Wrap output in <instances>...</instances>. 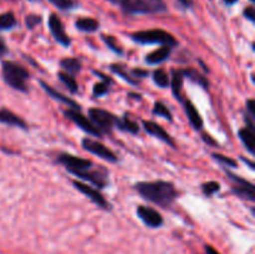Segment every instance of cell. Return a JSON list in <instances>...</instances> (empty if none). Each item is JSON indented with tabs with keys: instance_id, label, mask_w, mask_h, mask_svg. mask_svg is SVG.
<instances>
[{
	"instance_id": "obj_12",
	"label": "cell",
	"mask_w": 255,
	"mask_h": 254,
	"mask_svg": "<svg viewBox=\"0 0 255 254\" xmlns=\"http://www.w3.org/2000/svg\"><path fill=\"white\" fill-rule=\"evenodd\" d=\"M143 127L149 134H152V136H154V137H157V138L162 139V141L167 142V143H169L171 146H173L174 144L173 141H172L171 136H169V134L167 133V132L164 131V129L159 126V125H157L156 122L143 121Z\"/></svg>"
},
{
	"instance_id": "obj_18",
	"label": "cell",
	"mask_w": 255,
	"mask_h": 254,
	"mask_svg": "<svg viewBox=\"0 0 255 254\" xmlns=\"http://www.w3.org/2000/svg\"><path fill=\"white\" fill-rule=\"evenodd\" d=\"M76 27L77 29L82 30V31L92 32L97 30L99 22H97V20L91 19V17H82V19H79L76 21Z\"/></svg>"
},
{
	"instance_id": "obj_20",
	"label": "cell",
	"mask_w": 255,
	"mask_h": 254,
	"mask_svg": "<svg viewBox=\"0 0 255 254\" xmlns=\"http://www.w3.org/2000/svg\"><path fill=\"white\" fill-rule=\"evenodd\" d=\"M183 76L188 77L189 80H192V81H196L197 84H199L201 86H203L204 89H207L208 87V80H207V77H204L203 75L199 74L197 70L194 69H186L183 70Z\"/></svg>"
},
{
	"instance_id": "obj_22",
	"label": "cell",
	"mask_w": 255,
	"mask_h": 254,
	"mask_svg": "<svg viewBox=\"0 0 255 254\" xmlns=\"http://www.w3.org/2000/svg\"><path fill=\"white\" fill-rule=\"evenodd\" d=\"M16 25V19H15L12 12H5V14L0 15V29L7 30L11 29Z\"/></svg>"
},
{
	"instance_id": "obj_2",
	"label": "cell",
	"mask_w": 255,
	"mask_h": 254,
	"mask_svg": "<svg viewBox=\"0 0 255 254\" xmlns=\"http://www.w3.org/2000/svg\"><path fill=\"white\" fill-rule=\"evenodd\" d=\"M117 4L127 14H156L167 10L163 0H109Z\"/></svg>"
},
{
	"instance_id": "obj_39",
	"label": "cell",
	"mask_w": 255,
	"mask_h": 254,
	"mask_svg": "<svg viewBox=\"0 0 255 254\" xmlns=\"http://www.w3.org/2000/svg\"><path fill=\"white\" fill-rule=\"evenodd\" d=\"M178 1L179 2H181V4L182 5H183V6H191V5H192V1H191V0H178Z\"/></svg>"
},
{
	"instance_id": "obj_31",
	"label": "cell",
	"mask_w": 255,
	"mask_h": 254,
	"mask_svg": "<svg viewBox=\"0 0 255 254\" xmlns=\"http://www.w3.org/2000/svg\"><path fill=\"white\" fill-rule=\"evenodd\" d=\"M104 40H105V42H106V45L110 47V49L114 50V51H116V52H119V54H121L122 50L120 49L119 45L116 44V40H115L114 37H111V36H104Z\"/></svg>"
},
{
	"instance_id": "obj_26",
	"label": "cell",
	"mask_w": 255,
	"mask_h": 254,
	"mask_svg": "<svg viewBox=\"0 0 255 254\" xmlns=\"http://www.w3.org/2000/svg\"><path fill=\"white\" fill-rule=\"evenodd\" d=\"M153 114L164 117V119H167L168 121H172L171 112H169V110L167 109L166 105H163L162 102H156V105H154V109H153Z\"/></svg>"
},
{
	"instance_id": "obj_7",
	"label": "cell",
	"mask_w": 255,
	"mask_h": 254,
	"mask_svg": "<svg viewBox=\"0 0 255 254\" xmlns=\"http://www.w3.org/2000/svg\"><path fill=\"white\" fill-rule=\"evenodd\" d=\"M60 163L64 164L71 173L77 174L80 172H85L91 169L92 163L91 161L85 158H80V157L71 156V154H60L59 157Z\"/></svg>"
},
{
	"instance_id": "obj_37",
	"label": "cell",
	"mask_w": 255,
	"mask_h": 254,
	"mask_svg": "<svg viewBox=\"0 0 255 254\" xmlns=\"http://www.w3.org/2000/svg\"><path fill=\"white\" fill-rule=\"evenodd\" d=\"M5 51H6V46H5L4 41L0 39V56H1V55H4Z\"/></svg>"
},
{
	"instance_id": "obj_9",
	"label": "cell",
	"mask_w": 255,
	"mask_h": 254,
	"mask_svg": "<svg viewBox=\"0 0 255 254\" xmlns=\"http://www.w3.org/2000/svg\"><path fill=\"white\" fill-rule=\"evenodd\" d=\"M49 27L51 30V34L54 35L55 40L57 42H60L64 46H69L70 45V37L67 36L66 32H65L64 26H62L61 20L59 19V16L55 14H51L49 17Z\"/></svg>"
},
{
	"instance_id": "obj_11",
	"label": "cell",
	"mask_w": 255,
	"mask_h": 254,
	"mask_svg": "<svg viewBox=\"0 0 255 254\" xmlns=\"http://www.w3.org/2000/svg\"><path fill=\"white\" fill-rule=\"evenodd\" d=\"M74 186L76 187V188L79 189L81 193H84L85 196L89 197L92 202H95L96 204H99L100 207H102V208H106V209L110 208L109 203L106 202V199L102 197V194L100 193L99 191H96V189L92 188V187L87 186V184L81 183V182H74Z\"/></svg>"
},
{
	"instance_id": "obj_29",
	"label": "cell",
	"mask_w": 255,
	"mask_h": 254,
	"mask_svg": "<svg viewBox=\"0 0 255 254\" xmlns=\"http://www.w3.org/2000/svg\"><path fill=\"white\" fill-rule=\"evenodd\" d=\"M219 191V183L217 182H208V183L203 184V192L207 196H211V194L216 193Z\"/></svg>"
},
{
	"instance_id": "obj_30",
	"label": "cell",
	"mask_w": 255,
	"mask_h": 254,
	"mask_svg": "<svg viewBox=\"0 0 255 254\" xmlns=\"http://www.w3.org/2000/svg\"><path fill=\"white\" fill-rule=\"evenodd\" d=\"M213 157L217 159V161L221 162V163L227 164V166H231V167H237V162L234 161V159L229 158V157L223 156V154H218V153H214Z\"/></svg>"
},
{
	"instance_id": "obj_5",
	"label": "cell",
	"mask_w": 255,
	"mask_h": 254,
	"mask_svg": "<svg viewBox=\"0 0 255 254\" xmlns=\"http://www.w3.org/2000/svg\"><path fill=\"white\" fill-rule=\"evenodd\" d=\"M89 115L90 117H91V121L94 122L95 126L99 129H101L102 132H109L115 125L119 124V119H117L115 115L110 114L109 111H105V110L91 109L89 111Z\"/></svg>"
},
{
	"instance_id": "obj_14",
	"label": "cell",
	"mask_w": 255,
	"mask_h": 254,
	"mask_svg": "<svg viewBox=\"0 0 255 254\" xmlns=\"http://www.w3.org/2000/svg\"><path fill=\"white\" fill-rule=\"evenodd\" d=\"M172 47L168 46V45H163L162 47H159L158 50L153 51L152 54H149L148 56L146 57V61L151 65L161 64V62L166 61L168 59L169 54H171Z\"/></svg>"
},
{
	"instance_id": "obj_16",
	"label": "cell",
	"mask_w": 255,
	"mask_h": 254,
	"mask_svg": "<svg viewBox=\"0 0 255 254\" xmlns=\"http://www.w3.org/2000/svg\"><path fill=\"white\" fill-rule=\"evenodd\" d=\"M239 137H241L242 142H243L244 146L247 147V149H248V151L253 154L254 153V144H255V134H254L253 129L248 128V127L241 129V131H239Z\"/></svg>"
},
{
	"instance_id": "obj_6",
	"label": "cell",
	"mask_w": 255,
	"mask_h": 254,
	"mask_svg": "<svg viewBox=\"0 0 255 254\" xmlns=\"http://www.w3.org/2000/svg\"><path fill=\"white\" fill-rule=\"evenodd\" d=\"M65 116H66L67 119L71 120L72 122H75L80 128H82L84 131H86L87 133L92 134V136L101 137L102 133H104L101 129H99L95 126L94 122H92L91 120L85 117L84 115H81L79 111H76V110H67V111H65Z\"/></svg>"
},
{
	"instance_id": "obj_35",
	"label": "cell",
	"mask_w": 255,
	"mask_h": 254,
	"mask_svg": "<svg viewBox=\"0 0 255 254\" xmlns=\"http://www.w3.org/2000/svg\"><path fill=\"white\" fill-rule=\"evenodd\" d=\"M247 106H248V111L251 114L252 119H255V106H254V100H248L247 102Z\"/></svg>"
},
{
	"instance_id": "obj_3",
	"label": "cell",
	"mask_w": 255,
	"mask_h": 254,
	"mask_svg": "<svg viewBox=\"0 0 255 254\" xmlns=\"http://www.w3.org/2000/svg\"><path fill=\"white\" fill-rule=\"evenodd\" d=\"M2 76L5 82L17 91L25 92L27 90L26 81L29 79V72L19 64L12 61L2 62Z\"/></svg>"
},
{
	"instance_id": "obj_19",
	"label": "cell",
	"mask_w": 255,
	"mask_h": 254,
	"mask_svg": "<svg viewBox=\"0 0 255 254\" xmlns=\"http://www.w3.org/2000/svg\"><path fill=\"white\" fill-rule=\"evenodd\" d=\"M61 67L67 72V74H76L81 70V62L79 59H75V57H70V59H64L61 62Z\"/></svg>"
},
{
	"instance_id": "obj_24",
	"label": "cell",
	"mask_w": 255,
	"mask_h": 254,
	"mask_svg": "<svg viewBox=\"0 0 255 254\" xmlns=\"http://www.w3.org/2000/svg\"><path fill=\"white\" fill-rule=\"evenodd\" d=\"M117 126L120 127L121 129H125L127 132H131V133H137L138 132V125L136 122L131 121L129 119L125 117L124 120H119V124Z\"/></svg>"
},
{
	"instance_id": "obj_33",
	"label": "cell",
	"mask_w": 255,
	"mask_h": 254,
	"mask_svg": "<svg viewBox=\"0 0 255 254\" xmlns=\"http://www.w3.org/2000/svg\"><path fill=\"white\" fill-rule=\"evenodd\" d=\"M40 21H41V17L37 16V15H29V16H26V19H25V22H26L29 29H32V27L36 24H39Z\"/></svg>"
},
{
	"instance_id": "obj_27",
	"label": "cell",
	"mask_w": 255,
	"mask_h": 254,
	"mask_svg": "<svg viewBox=\"0 0 255 254\" xmlns=\"http://www.w3.org/2000/svg\"><path fill=\"white\" fill-rule=\"evenodd\" d=\"M50 2H52L55 6L59 7V9L61 10L71 9V7L75 5L74 0H50Z\"/></svg>"
},
{
	"instance_id": "obj_40",
	"label": "cell",
	"mask_w": 255,
	"mask_h": 254,
	"mask_svg": "<svg viewBox=\"0 0 255 254\" xmlns=\"http://www.w3.org/2000/svg\"><path fill=\"white\" fill-rule=\"evenodd\" d=\"M237 1H238V0H224V2H226V4H228V5L236 4Z\"/></svg>"
},
{
	"instance_id": "obj_34",
	"label": "cell",
	"mask_w": 255,
	"mask_h": 254,
	"mask_svg": "<svg viewBox=\"0 0 255 254\" xmlns=\"http://www.w3.org/2000/svg\"><path fill=\"white\" fill-rule=\"evenodd\" d=\"M244 15H246L247 19H249L251 21H254L255 20V14H254V7L253 6H249L247 7L246 11H244Z\"/></svg>"
},
{
	"instance_id": "obj_17",
	"label": "cell",
	"mask_w": 255,
	"mask_h": 254,
	"mask_svg": "<svg viewBox=\"0 0 255 254\" xmlns=\"http://www.w3.org/2000/svg\"><path fill=\"white\" fill-rule=\"evenodd\" d=\"M183 72L179 70H173L172 71V90H173L174 96L178 100H181V90L183 85Z\"/></svg>"
},
{
	"instance_id": "obj_15",
	"label": "cell",
	"mask_w": 255,
	"mask_h": 254,
	"mask_svg": "<svg viewBox=\"0 0 255 254\" xmlns=\"http://www.w3.org/2000/svg\"><path fill=\"white\" fill-rule=\"evenodd\" d=\"M0 122L6 125H11V126L20 127V128H26V124L20 119L19 116H16L15 114H12L11 111L6 109L0 110Z\"/></svg>"
},
{
	"instance_id": "obj_1",
	"label": "cell",
	"mask_w": 255,
	"mask_h": 254,
	"mask_svg": "<svg viewBox=\"0 0 255 254\" xmlns=\"http://www.w3.org/2000/svg\"><path fill=\"white\" fill-rule=\"evenodd\" d=\"M136 188L143 198L162 207L171 206L177 194L173 184L164 181L142 182L137 184Z\"/></svg>"
},
{
	"instance_id": "obj_25",
	"label": "cell",
	"mask_w": 255,
	"mask_h": 254,
	"mask_svg": "<svg viewBox=\"0 0 255 254\" xmlns=\"http://www.w3.org/2000/svg\"><path fill=\"white\" fill-rule=\"evenodd\" d=\"M153 80L158 86L161 87H167L168 86V75L166 74V71L162 69L156 70L153 74Z\"/></svg>"
},
{
	"instance_id": "obj_36",
	"label": "cell",
	"mask_w": 255,
	"mask_h": 254,
	"mask_svg": "<svg viewBox=\"0 0 255 254\" xmlns=\"http://www.w3.org/2000/svg\"><path fill=\"white\" fill-rule=\"evenodd\" d=\"M133 74L136 75V77H146L147 71H143V70H134Z\"/></svg>"
},
{
	"instance_id": "obj_13",
	"label": "cell",
	"mask_w": 255,
	"mask_h": 254,
	"mask_svg": "<svg viewBox=\"0 0 255 254\" xmlns=\"http://www.w3.org/2000/svg\"><path fill=\"white\" fill-rule=\"evenodd\" d=\"M184 109H186V114L187 116H188L189 122L192 124V126L197 129L202 128V126H203V120H202L199 112L197 111L196 106H194L191 101L186 100V101H184Z\"/></svg>"
},
{
	"instance_id": "obj_32",
	"label": "cell",
	"mask_w": 255,
	"mask_h": 254,
	"mask_svg": "<svg viewBox=\"0 0 255 254\" xmlns=\"http://www.w3.org/2000/svg\"><path fill=\"white\" fill-rule=\"evenodd\" d=\"M112 71H114V72H116V74H119L120 76H122V77H124V79H125V80H127V81H128L129 84H133V85H136V84H137V81H134V80H132L131 77H129L128 75L126 74V72H125V71H122V70L120 69V66H119V65H112Z\"/></svg>"
},
{
	"instance_id": "obj_41",
	"label": "cell",
	"mask_w": 255,
	"mask_h": 254,
	"mask_svg": "<svg viewBox=\"0 0 255 254\" xmlns=\"http://www.w3.org/2000/svg\"><path fill=\"white\" fill-rule=\"evenodd\" d=\"M251 1H252V2H254V0H251Z\"/></svg>"
},
{
	"instance_id": "obj_23",
	"label": "cell",
	"mask_w": 255,
	"mask_h": 254,
	"mask_svg": "<svg viewBox=\"0 0 255 254\" xmlns=\"http://www.w3.org/2000/svg\"><path fill=\"white\" fill-rule=\"evenodd\" d=\"M59 77L60 80H61V82H64V84L66 85V87L72 92V94L77 92V82L76 80H75V77H72L71 75L67 74V72H59Z\"/></svg>"
},
{
	"instance_id": "obj_8",
	"label": "cell",
	"mask_w": 255,
	"mask_h": 254,
	"mask_svg": "<svg viewBox=\"0 0 255 254\" xmlns=\"http://www.w3.org/2000/svg\"><path fill=\"white\" fill-rule=\"evenodd\" d=\"M82 146L86 151L91 152V153L96 154V156L101 157V158L106 159V161L110 162H116L117 161V157L114 152L111 151L110 148H107L105 144L100 143V142L95 141V139L91 138H85L82 141Z\"/></svg>"
},
{
	"instance_id": "obj_28",
	"label": "cell",
	"mask_w": 255,
	"mask_h": 254,
	"mask_svg": "<svg viewBox=\"0 0 255 254\" xmlns=\"http://www.w3.org/2000/svg\"><path fill=\"white\" fill-rule=\"evenodd\" d=\"M107 91H109V84L107 82H99L94 87V96L100 97L106 94Z\"/></svg>"
},
{
	"instance_id": "obj_21",
	"label": "cell",
	"mask_w": 255,
	"mask_h": 254,
	"mask_svg": "<svg viewBox=\"0 0 255 254\" xmlns=\"http://www.w3.org/2000/svg\"><path fill=\"white\" fill-rule=\"evenodd\" d=\"M41 85H42V87H44V89H45V91L49 92V95H51V96L54 97V99L59 100V101L64 102V104H66V105H70V106H72V107H74V109L79 110V105H77L76 102L72 101V100H70V99H67V97H65L64 95H61V94H60V92L55 91V90L52 89L51 86L46 85V84H45V82H41Z\"/></svg>"
},
{
	"instance_id": "obj_10",
	"label": "cell",
	"mask_w": 255,
	"mask_h": 254,
	"mask_svg": "<svg viewBox=\"0 0 255 254\" xmlns=\"http://www.w3.org/2000/svg\"><path fill=\"white\" fill-rule=\"evenodd\" d=\"M137 214H138L139 218L144 222L148 227L152 228H157V227L162 226L163 223V218H162L161 214L153 208H149V207L139 206L137 209Z\"/></svg>"
},
{
	"instance_id": "obj_4",
	"label": "cell",
	"mask_w": 255,
	"mask_h": 254,
	"mask_svg": "<svg viewBox=\"0 0 255 254\" xmlns=\"http://www.w3.org/2000/svg\"><path fill=\"white\" fill-rule=\"evenodd\" d=\"M131 36L134 41L139 44H162L168 45V46H173L177 44V40L169 32L158 29L134 32Z\"/></svg>"
},
{
	"instance_id": "obj_38",
	"label": "cell",
	"mask_w": 255,
	"mask_h": 254,
	"mask_svg": "<svg viewBox=\"0 0 255 254\" xmlns=\"http://www.w3.org/2000/svg\"><path fill=\"white\" fill-rule=\"evenodd\" d=\"M206 251H207V254H219L218 252H217L214 248H212L211 246H207Z\"/></svg>"
}]
</instances>
